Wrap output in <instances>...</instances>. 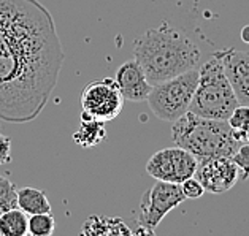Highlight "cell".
<instances>
[{
  "label": "cell",
  "instance_id": "8fae6325",
  "mask_svg": "<svg viewBox=\"0 0 249 236\" xmlns=\"http://www.w3.org/2000/svg\"><path fill=\"white\" fill-rule=\"evenodd\" d=\"M114 81H116L124 100L129 101H144L153 87L137 59H130L121 64L116 70Z\"/></svg>",
  "mask_w": 249,
  "mask_h": 236
},
{
  "label": "cell",
  "instance_id": "8992f818",
  "mask_svg": "<svg viewBox=\"0 0 249 236\" xmlns=\"http://www.w3.org/2000/svg\"><path fill=\"white\" fill-rule=\"evenodd\" d=\"M184 200L186 198L179 184L157 181L151 189L143 193L137 217L140 228L133 233L154 235V230L165 219V216L172 213L175 208H178Z\"/></svg>",
  "mask_w": 249,
  "mask_h": 236
},
{
  "label": "cell",
  "instance_id": "5bb4252c",
  "mask_svg": "<svg viewBox=\"0 0 249 236\" xmlns=\"http://www.w3.org/2000/svg\"><path fill=\"white\" fill-rule=\"evenodd\" d=\"M105 138V122H100V120H81L80 129L73 133V141L83 149L95 148Z\"/></svg>",
  "mask_w": 249,
  "mask_h": 236
},
{
  "label": "cell",
  "instance_id": "7402d4cb",
  "mask_svg": "<svg viewBox=\"0 0 249 236\" xmlns=\"http://www.w3.org/2000/svg\"><path fill=\"white\" fill-rule=\"evenodd\" d=\"M241 40L249 45V26H245L241 29Z\"/></svg>",
  "mask_w": 249,
  "mask_h": 236
},
{
  "label": "cell",
  "instance_id": "3957f363",
  "mask_svg": "<svg viewBox=\"0 0 249 236\" xmlns=\"http://www.w3.org/2000/svg\"><path fill=\"white\" fill-rule=\"evenodd\" d=\"M172 136L176 146L189 151L197 160L232 157L246 143V132L233 130L227 120L202 118L191 111L172 122Z\"/></svg>",
  "mask_w": 249,
  "mask_h": 236
},
{
  "label": "cell",
  "instance_id": "ac0fdd59",
  "mask_svg": "<svg viewBox=\"0 0 249 236\" xmlns=\"http://www.w3.org/2000/svg\"><path fill=\"white\" fill-rule=\"evenodd\" d=\"M227 122L230 124L233 130L238 132H248L249 129V105H238L233 110V113L230 114V118L227 119Z\"/></svg>",
  "mask_w": 249,
  "mask_h": 236
},
{
  "label": "cell",
  "instance_id": "5b68a950",
  "mask_svg": "<svg viewBox=\"0 0 249 236\" xmlns=\"http://www.w3.org/2000/svg\"><path fill=\"white\" fill-rule=\"evenodd\" d=\"M198 84V70L192 68L170 80L153 84L148 95V105L153 114L165 122H175L189 111Z\"/></svg>",
  "mask_w": 249,
  "mask_h": 236
},
{
  "label": "cell",
  "instance_id": "ffe728a7",
  "mask_svg": "<svg viewBox=\"0 0 249 236\" xmlns=\"http://www.w3.org/2000/svg\"><path fill=\"white\" fill-rule=\"evenodd\" d=\"M179 185H181V190H183V195L186 200H198V198H202V195L205 193L203 185L200 184V181L196 176L187 178Z\"/></svg>",
  "mask_w": 249,
  "mask_h": 236
},
{
  "label": "cell",
  "instance_id": "603a6c76",
  "mask_svg": "<svg viewBox=\"0 0 249 236\" xmlns=\"http://www.w3.org/2000/svg\"><path fill=\"white\" fill-rule=\"evenodd\" d=\"M246 141L249 143V129H248V132H246Z\"/></svg>",
  "mask_w": 249,
  "mask_h": 236
},
{
  "label": "cell",
  "instance_id": "277c9868",
  "mask_svg": "<svg viewBox=\"0 0 249 236\" xmlns=\"http://www.w3.org/2000/svg\"><path fill=\"white\" fill-rule=\"evenodd\" d=\"M238 105L219 57L213 54L198 68V84L189 111L202 118L227 120Z\"/></svg>",
  "mask_w": 249,
  "mask_h": 236
},
{
  "label": "cell",
  "instance_id": "7a4b0ae2",
  "mask_svg": "<svg viewBox=\"0 0 249 236\" xmlns=\"http://www.w3.org/2000/svg\"><path fill=\"white\" fill-rule=\"evenodd\" d=\"M133 54L151 84L186 73L202 59L198 45L183 30L168 22L148 29L133 41Z\"/></svg>",
  "mask_w": 249,
  "mask_h": 236
},
{
  "label": "cell",
  "instance_id": "e0dca14e",
  "mask_svg": "<svg viewBox=\"0 0 249 236\" xmlns=\"http://www.w3.org/2000/svg\"><path fill=\"white\" fill-rule=\"evenodd\" d=\"M13 208H18V189L7 176L0 174V216Z\"/></svg>",
  "mask_w": 249,
  "mask_h": 236
},
{
  "label": "cell",
  "instance_id": "44dd1931",
  "mask_svg": "<svg viewBox=\"0 0 249 236\" xmlns=\"http://www.w3.org/2000/svg\"><path fill=\"white\" fill-rule=\"evenodd\" d=\"M11 162V140L0 133V165H5V163Z\"/></svg>",
  "mask_w": 249,
  "mask_h": 236
},
{
  "label": "cell",
  "instance_id": "52a82bcc",
  "mask_svg": "<svg viewBox=\"0 0 249 236\" xmlns=\"http://www.w3.org/2000/svg\"><path fill=\"white\" fill-rule=\"evenodd\" d=\"M124 108V97L111 78L90 81L81 90V120L110 122Z\"/></svg>",
  "mask_w": 249,
  "mask_h": 236
},
{
  "label": "cell",
  "instance_id": "6da1fadb",
  "mask_svg": "<svg viewBox=\"0 0 249 236\" xmlns=\"http://www.w3.org/2000/svg\"><path fill=\"white\" fill-rule=\"evenodd\" d=\"M65 52L40 0H0V119H37L57 86Z\"/></svg>",
  "mask_w": 249,
  "mask_h": 236
},
{
  "label": "cell",
  "instance_id": "4fadbf2b",
  "mask_svg": "<svg viewBox=\"0 0 249 236\" xmlns=\"http://www.w3.org/2000/svg\"><path fill=\"white\" fill-rule=\"evenodd\" d=\"M18 208L27 216L51 213V203L46 193L35 187H21L18 189Z\"/></svg>",
  "mask_w": 249,
  "mask_h": 236
},
{
  "label": "cell",
  "instance_id": "ba28073f",
  "mask_svg": "<svg viewBox=\"0 0 249 236\" xmlns=\"http://www.w3.org/2000/svg\"><path fill=\"white\" fill-rule=\"evenodd\" d=\"M198 160L183 148H165L151 157L146 163V173L156 181L181 184L196 174Z\"/></svg>",
  "mask_w": 249,
  "mask_h": 236
},
{
  "label": "cell",
  "instance_id": "2e32d148",
  "mask_svg": "<svg viewBox=\"0 0 249 236\" xmlns=\"http://www.w3.org/2000/svg\"><path fill=\"white\" fill-rule=\"evenodd\" d=\"M56 228V220L51 213H41L29 216V235L32 236H51Z\"/></svg>",
  "mask_w": 249,
  "mask_h": 236
},
{
  "label": "cell",
  "instance_id": "7c38bea8",
  "mask_svg": "<svg viewBox=\"0 0 249 236\" xmlns=\"http://www.w3.org/2000/svg\"><path fill=\"white\" fill-rule=\"evenodd\" d=\"M81 233L88 236H110V235H132L133 232L119 217L90 216L83 223Z\"/></svg>",
  "mask_w": 249,
  "mask_h": 236
},
{
  "label": "cell",
  "instance_id": "9a60e30c",
  "mask_svg": "<svg viewBox=\"0 0 249 236\" xmlns=\"http://www.w3.org/2000/svg\"><path fill=\"white\" fill-rule=\"evenodd\" d=\"M29 233V217L19 208H13L0 216V236H26Z\"/></svg>",
  "mask_w": 249,
  "mask_h": 236
},
{
  "label": "cell",
  "instance_id": "9c48e42d",
  "mask_svg": "<svg viewBox=\"0 0 249 236\" xmlns=\"http://www.w3.org/2000/svg\"><path fill=\"white\" fill-rule=\"evenodd\" d=\"M205 192L226 193L238 183L240 170L232 160V157H211V159L198 160L196 174Z\"/></svg>",
  "mask_w": 249,
  "mask_h": 236
},
{
  "label": "cell",
  "instance_id": "d6986e66",
  "mask_svg": "<svg viewBox=\"0 0 249 236\" xmlns=\"http://www.w3.org/2000/svg\"><path fill=\"white\" fill-rule=\"evenodd\" d=\"M232 160L240 170V179L245 181L249 178V143H243L241 146L236 149V152L232 155Z\"/></svg>",
  "mask_w": 249,
  "mask_h": 236
},
{
  "label": "cell",
  "instance_id": "30bf717a",
  "mask_svg": "<svg viewBox=\"0 0 249 236\" xmlns=\"http://www.w3.org/2000/svg\"><path fill=\"white\" fill-rule=\"evenodd\" d=\"M214 56L219 57L238 103L249 105V52L227 48L216 51Z\"/></svg>",
  "mask_w": 249,
  "mask_h": 236
}]
</instances>
